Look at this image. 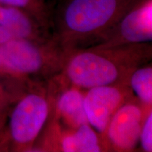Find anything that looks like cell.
<instances>
[{"instance_id":"obj_13","label":"cell","mask_w":152,"mask_h":152,"mask_svg":"<svg viewBox=\"0 0 152 152\" xmlns=\"http://www.w3.org/2000/svg\"><path fill=\"white\" fill-rule=\"evenodd\" d=\"M139 144L142 151H152V109L147 112L142 123Z\"/></svg>"},{"instance_id":"obj_3","label":"cell","mask_w":152,"mask_h":152,"mask_svg":"<svg viewBox=\"0 0 152 152\" xmlns=\"http://www.w3.org/2000/svg\"><path fill=\"white\" fill-rule=\"evenodd\" d=\"M67 52L54 38L45 40L14 39L0 45V60L10 75L44 82L61 71Z\"/></svg>"},{"instance_id":"obj_10","label":"cell","mask_w":152,"mask_h":152,"mask_svg":"<svg viewBox=\"0 0 152 152\" xmlns=\"http://www.w3.org/2000/svg\"><path fill=\"white\" fill-rule=\"evenodd\" d=\"M0 26L14 39L45 40L52 38V31L23 9L0 4Z\"/></svg>"},{"instance_id":"obj_12","label":"cell","mask_w":152,"mask_h":152,"mask_svg":"<svg viewBox=\"0 0 152 152\" xmlns=\"http://www.w3.org/2000/svg\"><path fill=\"white\" fill-rule=\"evenodd\" d=\"M0 4L17 7L28 11L51 30L52 12L45 0H0Z\"/></svg>"},{"instance_id":"obj_1","label":"cell","mask_w":152,"mask_h":152,"mask_svg":"<svg viewBox=\"0 0 152 152\" xmlns=\"http://www.w3.org/2000/svg\"><path fill=\"white\" fill-rule=\"evenodd\" d=\"M151 42L72 49L67 52L61 71L52 78L61 85L85 90L102 85L128 84L132 72L151 62Z\"/></svg>"},{"instance_id":"obj_4","label":"cell","mask_w":152,"mask_h":152,"mask_svg":"<svg viewBox=\"0 0 152 152\" xmlns=\"http://www.w3.org/2000/svg\"><path fill=\"white\" fill-rule=\"evenodd\" d=\"M53 109V94L48 84L35 85L19 99L11 111L8 134L13 149L31 151L46 127Z\"/></svg>"},{"instance_id":"obj_15","label":"cell","mask_w":152,"mask_h":152,"mask_svg":"<svg viewBox=\"0 0 152 152\" xmlns=\"http://www.w3.org/2000/svg\"><path fill=\"white\" fill-rule=\"evenodd\" d=\"M11 39H14L12 35L6 30L2 26H0V45L8 42Z\"/></svg>"},{"instance_id":"obj_11","label":"cell","mask_w":152,"mask_h":152,"mask_svg":"<svg viewBox=\"0 0 152 152\" xmlns=\"http://www.w3.org/2000/svg\"><path fill=\"white\" fill-rule=\"evenodd\" d=\"M128 84L133 96L147 111L152 109V66L149 62L132 72Z\"/></svg>"},{"instance_id":"obj_7","label":"cell","mask_w":152,"mask_h":152,"mask_svg":"<svg viewBox=\"0 0 152 152\" xmlns=\"http://www.w3.org/2000/svg\"><path fill=\"white\" fill-rule=\"evenodd\" d=\"M152 40V0H140L96 45L111 47Z\"/></svg>"},{"instance_id":"obj_9","label":"cell","mask_w":152,"mask_h":152,"mask_svg":"<svg viewBox=\"0 0 152 152\" xmlns=\"http://www.w3.org/2000/svg\"><path fill=\"white\" fill-rule=\"evenodd\" d=\"M47 82L53 94V109L49 120L65 128L73 129L87 124L84 106L85 90L61 85L53 78Z\"/></svg>"},{"instance_id":"obj_2","label":"cell","mask_w":152,"mask_h":152,"mask_svg":"<svg viewBox=\"0 0 152 152\" xmlns=\"http://www.w3.org/2000/svg\"><path fill=\"white\" fill-rule=\"evenodd\" d=\"M139 1L64 0L51 20L52 37L66 52L92 46Z\"/></svg>"},{"instance_id":"obj_8","label":"cell","mask_w":152,"mask_h":152,"mask_svg":"<svg viewBox=\"0 0 152 152\" xmlns=\"http://www.w3.org/2000/svg\"><path fill=\"white\" fill-rule=\"evenodd\" d=\"M133 94L126 83L94 87L85 90V111L89 125L101 136L117 110Z\"/></svg>"},{"instance_id":"obj_14","label":"cell","mask_w":152,"mask_h":152,"mask_svg":"<svg viewBox=\"0 0 152 152\" xmlns=\"http://www.w3.org/2000/svg\"><path fill=\"white\" fill-rule=\"evenodd\" d=\"M9 100V95L7 94V92H4L2 85L0 83V117H1V113H2L4 109L8 103Z\"/></svg>"},{"instance_id":"obj_5","label":"cell","mask_w":152,"mask_h":152,"mask_svg":"<svg viewBox=\"0 0 152 152\" xmlns=\"http://www.w3.org/2000/svg\"><path fill=\"white\" fill-rule=\"evenodd\" d=\"M149 111L134 96L126 101L114 113L102 137L106 151H134L139 145L142 123Z\"/></svg>"},{"instance_id":"obj_16","label":"cell","mask_w":152,"mask_h":152,"mask_svg":"<svg viewBox=\"0 0 152 152\" xmlns=\"http://www.w3.org/2000/svg\"><path fill=\"white\" fill-rule=\"evenodd\" d=\"M0 72H1V73H5L9 74L8 73V71H7V70L5 69V68L4 67V66L2 65V64H1V60H0ZM9 75H10V74H9Z\"/></svg>"},{"instance_id":"obj_6","label":"cell","mask_w":152,"mask_h":152,"mask_svg":"<svg viewBox=\"0 0 152 152\" xmlns=\"http://www.w3.org/2000/svg\"><path fill=\"white\" fill-rule=\"evenodd\" d=\"M44 132L41 144L35 145L32 151H106L102 136L88 123L71 129L49 120Z\"/></svg>"}]
</instances>
